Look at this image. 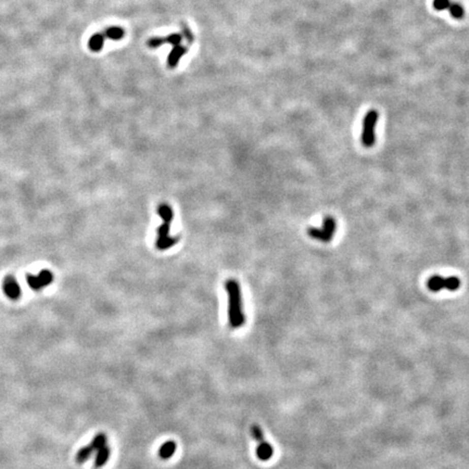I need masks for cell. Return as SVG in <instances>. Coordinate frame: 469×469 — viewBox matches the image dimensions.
I'll return each mask as SVG.
<instances>
[{"label": "cell", "mask_w": 469, "mask_h": 469, "mask_svg": "<svg viewBox=\"0 0 469 469\" xmlns=\"http://www.w3.org/2000/svg\"><path fill=\"white\" fill-rule=\"evenodd\" d=\"M274 454V449L272 447L271 443L266 442L265 440L263 442L259 443L258 448H257V457L262 460V462H266L269 458H272Z\"/></svg>", "instance_id": "obj_10"}, {"label": "cell", "mask_w": 469, "mask_h": 469, "mask_svg": "<svg viewBox=\"0 0 469 469\" xmlns=\"http://www.w3.org/2000/svg\"><path fill=\"white\" fill-rule=\"evenodd\" d=\"M337 230V222L330 215L325 216L321 227H308L307 234L313 239L322 242H330Z\"/></svg>", "instance_id": "obj_4"}, {"label": "cell", "mask_w": 469, "mask_h": 469, "mask_svg": "<svg viewBox=\"0 0 469 469\" xmlns=\"http://www.w3.org/2000/svg\"><path fill=\"white\" fill-rule=\"evenodd\" d=\"M187 50H188L187 47H185L182 44L174 46L168 58V66L172 69L176 68L179 60L182 58V55H185L187 53Z\"/></svg>", "instance_id": "obj_9"}, {"label": "cell", "mask_w": 469, "mask_h": 469, "mask_svg": "<svg viewBox=\"0 0 469 469\" xmlns=\"http://www.w3.org/2000/svg\"><path fill=\"white\" fill-rule=\"evenodd\" d=\"M378 118L379 113L375 109L367 111L363 118L361 141L365 148H371L376 144V126Z\"/></svg>", "instance_id": "obj_3"}, {"label": "cell", "mask_w": 469, "mask_h": 469, "mask_svg": "<svg viewBox=\"0 0 469 469\" xmlns=\"http://www.w3.org/2000/svg\"><path fill=\"white\" fill-rule=\"evenodd\" d=\"M53 280V275L50 271H43L38 275H27V283L29 287L34 290L45 288L46 286L51 284Z\"/></svg>", "instance_id": "obj_6"}, {"label": "cell", "mask_w": 469, "mask_h": 469, "mask_svg": "<svg viewBox=\"0 0 469 469\" xmlns=\"http://www.w3.org/2000/svg\"><path fill=\"white\" fill-rule=\"evenodd\" d=\"M176 448H177V445L175 441H172V440L166 441L165 443L161 445L160 450H159V456H160L162 459H169L175 454Z\"/></svg>", "instance_id": "obj_12"}, {"label": "cell", "mask_w": 469, "mask_h": 469, "mask_svg": "<svg viewBox=\"0 0 469 469\" xmlns=\"http://www.w3.org/2000/svg\"><path fill=\"white\" fill-rule=\"evenodd\" d=\"M4 290L6 292V295L13 300L18 299L21 295L20 285L11 276L6 278V280L4 283Z\"/></svg>", "instance_id": "obj_8"}, {"label": "cell", "mask_w": 469, "mask_h": 469, "mask_svg": "<svg viewBox=\"0 0 469 469\" xmlns=\"http://www.w3.org/2000/svg\"><path fill=\"white\" fill-rule=\"evenodd\" d=\"M449 12L453 18L456 20H462L465 17V9L462 5L457 3H451L449 7Z\"/></svg>", "instance_id": "obj_16"}, {"label": "cell", "mask_w": 469, "mask_h": 469, "mask_svg": "<svg viewBox=\"0 0 469 469\" xmlns=\"http://www.w3.org/2000/svg\"><path fill=\"white\" fill-rule=\"evenodd\" d=\"M450 5H451V0H433L432 2L433 8L438 11L448 10Z\"/></svg>", "instance_id": "obj_20"}, {"label": "cell", "mask_w": 469, "mask_h": 469, "mask_svg": "<svg viewBox=\"0 0 469 469\" xmlns=\"http://www.w3.org/2000/svg\"><path fill=\"white\" fill-rule=\"evenodd\" d=\"M103 35L107 39H112V41H120L125 35L124 28L120 26H110L102 32Z\"/></svg>", "instance_id": "obj_13"}, {"label": "cell", "mask_w": 469, "mask_h": 469, "mask_svg": "<svg viewBox=\"0 0 469 469\" xmlns=\"http://www.w3.org/2000/svg\"><path fill=\"white\" fill-rule=\"evenodd\" d=\"M181 32H182V37H184L185 41L187 42L188 45H193L194 43V35H193V32L192 29H190L185 23L184 24H181Z\"/></svg>", "instance_id": "obj_19"}, {"label": "cell", "mask_w": 469, "mask_h": 469, "mask_svg": "<svg viewBox=\"0 0 469 469\" xmlns=\"http://www.w3.org/2000/svg\"><path fill=\"white\" fill-rule=\"evenodd\" d=\"M250 431H251L252 438H253L254 440H256L257 442L261 443V442H263V441L265 440L263 429H262L258 424L252 425V426H251V429H250Z\"/></svg>", "instance_id": "obj_18"}, {"label": "cell", "mask_w": 469, "mask_h": 469, "mask_svg": "<svg viewBox=\"0 0 469 469\" xmlns=\"http://www.w3.org/2000/svg\"><path fill=\"white\" fill-rule=\"evenodd\" d=\"M93 451L95 450L92 449L91 445H87V447L82 448L81 450L77 452V454H76V457H75L76 463H78V464L85 463L86 460H88L89 457L92 455Z\"/></svg>", "instance_id": "obj_15"}, {"label": "cell", "mask_w": 469, "mask_h": 469, "mask_svg": "<svg viewBox=\"0 0 469 469\" xmlns=\"http://www.w3.org/2000/svg\"><path fill=\"white\" fill-rule=\"evenodd\" d=\"M158 213L162 218L161 226L157 229L155 247L158 250L165 251L174 247L179 240V237H171L170 229L171 224L174 220V213L169 204H160L158 208Z\"/></svg>", "instance_id": "obj_2"}, {"label": "cell", "mask_w": 469, "mask_h": 469, "mask_svg": "<svg viewBox=\"0 0 469 469\" xmlns=\"http://www.w3.org/2000/svg\"><path fill=\"white\" fill-rule=\"evenodd\" d=\"M106 37L105 35H103V33L101 32V33H97V34H93L90 39H89V42H88V46H89V48L90 50L95 51V52H97L99 50L102 49V47L103 45H105V42H106Z\"/></svg>", "instance_id": "obj_14"}, {"label": "cell", "mask_w": 469, "mask_h": 469, "mask_svg": "<svg viewBox=\"0 0 469 469\" xmlns=\"http://www.w3.org/2000/svg\"><path fill=\"white\" fill-rule=\"evenodd\" d=\"M182 39H184V37H182L181 34H170L169 36H166V37H152V38H150L149 41L147 42V45L150 47V48H159V47L164 45V44H170V45H172L174 47V46H177V45L181 44Z\"/></svg>", "instance_id": "obj_7"}, {"label": "cell", "mask_w": 469, "mask_h": 469, "mask_svg": "<svg viewBox=\"0 0 469 469\" xmlns=\"http://www.w3.org/2000/svg\"><path fill=\"white\" fill-rule=\"evenodd\" d=\"M225 290L228 295L229 325L233 329H238L242 327L245 323L240 286L235 279H228L225 283Z\"/></svg>", "instance_id": "obj_1"}, {"label": "cell", "mask_w": 469, "mask_h": 469, "mask_svg": "<svg viewBox=\"0 0 469 469\" xmlns=\"http://www.w3.org/2000/svg\"><path fill=\"white\" fill-rule=\"evenodd\" d=\"M110 454H111V450H110V448L108 447V445L105 448L98 450L96 457H95V462H93L95 468L99 469V468L105 466L108 463V460L110 458Z\"/></svg>", "instance_id": "obj_11"}, {"label": "cell", "mask_w": 469, "mask_h": 469, "mask_svg": "<svg viewBox=\"0 0 469 469\" xmlns=\"http://www.w3.org/2000/svg\"><path fill=\"white\" fill-rule=\"evenodd\" d=\"M107 443H108V438H107L106 433L100 432V433L95 435V438L92 439L90 445H91L92 449L95 451H98V450H100L102 448L107 447Z\"/></svg>", "instance_id": "obj_17"}, {"label": "cell", "mask_w": 469, "mask_h": 469, "mask_svg": "<svg viewBox=\"0 0 469 469\" xmlns=\"http://www.w3.org/2000/svg\"><path fill=\"white\" fill-rule=\"evenodd\" d=\"M460 279L457 276L443 277L441 275H433L427 282V288L431 292H439L441 290L456 291L460 288Z\"/></svg>", "instance_id": "obj_5"}]
</instances>
